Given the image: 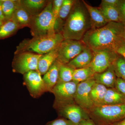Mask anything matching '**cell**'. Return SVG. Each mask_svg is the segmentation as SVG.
<instances>
[{
  "label": "cell",
  "mask_w": 125,
  "mask_h": 125,
  "mask_svg": "<svg viewBox=\"0 0 125 125\" xmlns=\"http://www.w3.org/2000/svg\"><path fill=\"white\" fill-rule=\"evenodd\" d=\"M125 29L121 23L109 22L101 28L90 30L82 40L93 51L106 49L114 50L117 43L123 39Z\"/></svg>",
  "instance_id": "obj_1"
},
{
  "label": "cell",
  "mask_w": 125,
  "mask_h": 125,
  "mask_svg": "<svg viewBox=\"0 0 125 125\" xmlns=\"http://www.w3.org/2000/svg\"><path fill=\"white\" fill-rule=\"evenodd\" d=\"M91 29V21L85 5L82 1H76L61 32L64 39L82 40Z\"/></svg>",
  "instance_id": "obj_2"
},
{
  "label": "cell",
  "mask_w": 125,
  "mask_h": 125,
  "mask_svg": "<svg viewBox=\"0 0 125 125\" xmlns=\"http://www.w3.org/2000/svg\"><path fill=\"white\" fill-rule=\"evenodd\" d=\"M64 40L62 34L59 32L25 39L16 47L14 55L24 52L43 55L57 47Z\"/></svg>",
  "instance_id": "obj_3"
},
{
  "label": "cell",
  "mask_w": 125,
  "mask_h": 125,
  "mask_svg": "<svg viewBox=\"0 0 125 125\" xmlns=\"http://www.w3.org/2000/svg\"><path fill=\"white\" fill-rule=\"evenodd\" d=\"M96 125H110L125 118V104L102 105L87 112Z\"/></svg>",
  "instance_id": "obj_4"
},
{
  "label": "cell",
  "mask_w": 125,
  "mask_h": 125,
  "mask_svg": "<svg viewBox=\"0 0 125 125\" xmlns=\"http://www.w3.org/2000/svg\"><path fill=\"white\" fill-rule=\"evenodd\" d=\"M52 1H48L40 13L32 16L29 28L33 37L44 36L56 32V22L52 10Z\"/></svg>",
  "instance_id": "obj_5"
},
{
  "label": "cell",
  "mask_w": 125,
  "mask_h": 125,
  "mask_svg": "<svg viewBox=\"0 0 125 125\" xmlns=\"http://www.w3.org/2000/svg\"><path fill=\"white\" fill-rule=\"evenodd\" d=\"M41 55L29 52L15 54L12 62L13 72L24 75L32 71H38V61Z\"/></svg>",
  "instance_id": "obj_6"
},
{
  "label": "cell",
  "mask_w": 125,
  "mask_h": 125,
  "mask_svg": "<svg viewBox=\"0 0 125 125\" xmlns=\"http://www.w3.org/2000/svg\"><path fill=\"white\" fill-rule=\"evenodd\" d=\"M87 46L82 40H64L58 46L57 60L67 64L80 54Z\"/></svg>",
  "instance_id": "obj_7"
},
{
  "label": "cell",
  "mask_w": 125,
  "mask_h": 125,
  "mask_svg": "<svg viewBox=\"0 0 125 125\" xmlns=\"http://www.w3.org/2000/svg\"><path fill=\"white\" fill-rule=\"evenodd\" d=\"M53 107L61 117L70 121L75 125H79L83 120L90 118L87 112L75 102L53 105Z\"/></svg>",
  "instance_id": "obj_8"
},
{
  "label": "cell",
  "mask_w": 125,
  "mask_h": 125,
  "mask_svg": "<svg viewBox=\"0 0 125 125\" xmlns=\"http://www.w3.org/2000/svg\"><path fill=\"white\" fill-rule=\"evenodd\" d=\"M94 56L89 66L94 72L101 73L113 65L118 54L113 49H106L93 51Z\"/></svg>",
  "instance_id": "obj_9"
},
{
  "label": "cell",
  "mask_w": 125,
  "mask_h": 125,
  "mask_svg": "<svg viewBox=\"0 0 125 125\" xmlns=\"http://www.w3.org/2000/svg\"><path fill=\"white\" fill-rule=\"evenodd\" d=\"M78 84L74 81L57 83L52 90L55 99L53 105L74 102Z\"/></svg>",
  "instance_id": "obj_10"
},
{
  "label": "cell",
  "mask_w": 125,
  "mask_h": 125,
  "mask_svg": "<svg viewBox=\"0 0 125 125\" xmlns=\"http://www.w3.org/2000/svg\"><path fill=\"white\" fill-rule=\"evenodd\" d=\"M24 84L34 98H38L48 92L42 75L37 71H32L23 75Z\"/></svg>",
  "instance_id": "obj_11"
},
{
  "label": "cell",
  "mask_w": 125,
  "mask_h": 125,
  "mask_svg": "<svg viewBox=\"0 0 125 125\" xmlns=\"http://www.w3.org/2000/svg\"><path fill=\"white\" fill-rule=\"evenodd\" d=\"M96 83L93 77L77 84L74 97V102L87 112L94 107L90 98V92Z\"/></svg>",
  "instance_id": "obj_12"
},
{
  "label": "cell",
  "mask_w": 125,
  "mask_h": 125,
  "mask_svg": "<svg viewBox=\"0 0 125 125\" xmlns=\"http://www.w3.org/2000/svg\"><path fill=\"white\" fill-rule=\"evenodd\" d=\"M93 56V52L87 46L80 54L67 64L74 70L88 67L92 62Z\"/></svg>",
  "instance_id": "obj_13"
},
{
  "label": "cell",
  "mask_w": 125,
  "mask_h": 125,
  "mask_svg": "<svg viewBox=\"0 0 125 125\" xmlns=\"http://www.w3.org/2000/svg\"><path fill=\"white\" fill-rule=\"evenodd\" d=\"M96 83L108 88H115L117 77L113 65L101 73H96L93 76Z\"/></svg>",
  "instance_id": "obj_14"
},
{
  "label": "cell",
  "mask_w": 125,
  "mask_h": 125,
  "mask_svg": "<svg viewBox=\"0 0 125 125\" xmlns=\"http://www.w3.org/2000/svg\"><path fill=\"white\" fill-rule=\"evenodd\" d=\"M58 46L49 52L42 55L39 58L38 65V71L41 75L45 74L57 59Z\"/></svg>",
  "instance_id": "obj_15"
},
{
  "label": "cell",
  "mask_w": 125,
  "mask_h": 125,
  "mask_svg": "<svg viewBox=\"0 0 125 125\" xmlns=\"http://www.w3.org/2000/svg\"><path fill=\"white\" fill-rule=\"evenodd\" d=\"M89 14L92 29H97L105 26L108 23L98 7H93L82 0Z\"/></svg>",
  "instance_id": "obj_16"
},
{
  "label": "cell",
  "mask_w": 125,
  "mask_h": 125,
  "mask_svg": "<svg viewBox=\"0 0 125 125\" xmlns=\"http://www.w3.org/2000/svg\"><path fill=\"white\" fill-rule=\"evenodd\" d=\"M60 64L61 62L56 60L42 78L48 92L52 93L53 88L57 83Z\"/></svg>",
  "instance_id": "obj_17"
},
{
  "label": "cell",
  "mask_w": 125,
  "mask_h": 125,
  "mask_svg": "<svg viewBox=\"0 0 125 125\" xmlns=\"http://www.w3.org/2000/svg\"><path fill=\"white\" fill-rule=\"evenodd\" d=\"M32 16L21 5L20 0H17V7L12 18L18 23L20 29L29 27Z\"/></svg>",
  "instance_id": "obj_18"
},
{
  "label": "cell",
  "mask_w": 125,
  "mask_h": 125,
  "mask_svg": "<svg viewBox=\"0 0 125 125\" xmlns=\"http://www.w3.org/2000/svg\"><path fill=\"white\" fill-rule=\"evenodd\" d=\"M48 1L45 0H20L21 5L31 15L40 13L47 5Z\"/></svg>",
  "instance_id": "obj_19"
},
{
  "label": "cell",
  "mask_w": 125,
  "mask_h": 125,
  "mask_svg": "<svg viewBox=\"0 0 125 125\" xmlns=\"http://www.w3.org/2000/svg\"><path fill=\"white\" fill-rule=\"evenodd\" d=\"M125 104V96L115 88H108L103 105H118Z\"/></svg>",
  "instance_id": "obj_20"
},
{
  "label": "cell",
  "mask_w": 125,
  "mask_h": 125,
  "mask_svg": "<svg viewBox=\"0 0 125 125\" xmlns=\"http://www.w3.org/2000/svg\"><path fill=\"white\" fill-rule=\"evenodd\" d=\"M107 88L104 85L95 83L93 85L90 92V98L94 106L103 105L104 99Z\"/></svg>",
  "instance_id": "obj_21"
},
{
  "label": "cell",
  "mask_w": 125,
  "mask_h": 125,
  "mask_svg": "<svg viewBox=\"0 0 125 125\" xmlns=\"http://www.w3.org/2000/svg\"><path fill=\"white\" fill-rule=\"evenodd\" d=\"M19 29L18 23L13 18L7 20L0 27V40L11 37Z\"/></svg>",
  "instance_id": "obj_22"
},
{
  "label": "cell",
  "mask_w": 125,
  "mask_h": 125,
  "mask_svg": "<svg viewBox=\"0 0 125 125\" xmlns=\"http://www.w3.org/2000/svg\"><path fill=\"white\" fill-rule=\"evenodd\" d=\"M98 8L108 22H113L121 23L120 14L117 7L101 4L100 7Z\"/></svg>",
  "instance_id": "obj_23"
},
{
  "label": "cell",
  "mask_w": 125,
  "mask_h": 125,
  "mask_svg": "<svg viewBox=\"0 0 125 125\" xmlns=\"http://www.w3.org/2000/svg\"><path fill=\"white\" fill-rule=\"evenodd\" d=\"M95 73L89 66L74 70L72 81L78 84L93 77Z\"/></svg>",
  "instance_id": "obj_24"
},
{
  "label": "cell",
  "mask_w": 125,
  "mask_h": 125,
  "mask_svg": "<svg viewBox=\"0 0 125 125\" xmlns=\"http://www.w3.org/2000/svg\"><path fill=\"white\" fill-rule=\"evenodd\" d=\"M74 70V69L67 64L61 63L59 67L57 83H67L72 81Z\"/></svg>",
  "instance_id": "obj_25"
},
{
  "label": "cell",
  "mask_w": 125,
  "mask_h": 125,
  "mask_svg": "<svg viewBox=\"0 0 125 125\" xmlns=\"http://www.w3.org/2000/svg\"><path fill=\"white\" fill-rule=\"evenodd\" d=\"M17 5V0H2V12L6 21L12 18Z\"/></svg>",
  "instance_id": "obj_26"
},
{
  "label": "cell",
  "mask_w": 125,
  "mask_h": 125,
  "mask_svg": "<svg viewBox=\"0 0 125 125\" xmlns=\"http://www.w3.org/2000/svg\"><path fill=\"white\" fill-rule=\"evenodd\" d=\"M75 1H76L73 0H63L59 12L58 19L61 20H66Z\"/></svg>",
  "instance_id": "obj_27"
},
{
  "label": "cell",
  "mask_w": 125,
  "mask_h": 125,
  "mask_svg": "<svg viewBox=\"0 0 125 125\" xmlns=\"http://www.w3.org/2000/svg\"><path fill=\"white\" fill-rule=\"evenodd\" d=\"M114 71L117 78L125 80V60L118 55L116 60L113 64Z\"/></svg>",
  "instance_id": "obj_28"
},
{
  "label": "cell",
  "mask_w": 125,
  "mask_h": 125,
  "mask_svg": "<svg viewBox=\"0 0 125 125\" xmlns=\"http://www.w3.org/2000/svg\"><path fill=\"white\" fill-rule=\"evenodd\" d=\"M62 1L63 0H54L52 1V13L56 24L58 19L59 12Z\"/></svg>",
  "instance_id": "obj_29"
},
{
  "label": "cell",
  "mask_w": 125,
  "mask_h": 125,
  "mask_svg": "<svg viewBox=\"0 0 125 125\" xmlns=\"http://www.w3.org/2000/svg\"><path fill=\"white\" fill-rule=\"evenodd\" d=\"M114 50L117 54L122 56L125 60V41L123 39L115 45Z\"/></svg>",
  "instance_id": "obj_30"
},
{
  "label": "cell",
  "mask_w": 125,
  "mask_h": 125,
  "mask_svg": "<svg viewBox=\"0 0 125 125\" xmlns=\"http://www.w3.org/2000/svg\"><path fill=\"white\" fill-rule=\"evenodd\" d=\"M46 125H75L70 121L61 117L49 122Z\"/></svg>",
  "instance_id": "obj_31"
},
{
  "label": "cell",
  "mask_w": 125,
  "mask_h": 125,
  "mask_svg": "<svg viewBox=\"0 0 125 125\" xmlns=\"http://www.w3.org/2000/svg\"><path fill=\"white\" fill-rule=\"evenodd\" d=\"M117 8L120 14L121 23L125 26V0H121Z\"/></svg>",
  "instance_id": "obj_32"
},
{
  "label": "cell",
  "mask_w": 125,
  "mask_h": 125,
  "mask_svg": "<svg viewBox=\"0 0 125 125\" xmlns=\"http://www.w3.org/2000/svg\"><path fill=\"white\" fill-rule=\"evenodd\" d=\"M115 88L125 96V80L117 78Z\"/></svg>",
  "instance_id": "obj_33"
},
{
  "label": "cell",
  "mask_w": 125,
  "mask_h": 125,
  "mask_svg": "<svg viewBox=\"0 0 125 125\" xmlns=\"http://www.w3.org/2000/svg\"><path fill=\"white\" fill-rule=\"evenodd\" d=\"M121 1V0H102L101 4L117 8Z\"/></svg>",
  "instance_id": "obj_34"
},
{
  "label": "cell",
  "mask_w": 125,
  "mask_h": 125,
  "mask_svg": "<svg viewBox=\"0 0 125 125\" xmlns=\"http://www.w3.org/2000/svg\"><path fill=\"white\" fill-rule=\"evenodd\" d=\"M79 125H96L93 121L90 118L83 120L81 122Z\"/></svg>",
  "instance_id": "obj_35"
},
{
  "label": "cell",
  "mask_w": 125,
  "mask_h": 125,
  "mask_svg": "<svg viewBox=\"0 0 125 125\" xmlns=\"http://www.w3.org/2000/svg\"><path fill=\"white\" fill-rule=\"evenodd\" d=\"M2 0H0V19L4 22H5L6 21L5 19L4 14H3V12H2Z\"/></svg>",
  "instance_id": "obj_36"
},
{
  "label": "cell",
  "mask_w": 125,
  "mask_h": 125,
  "mask_svg": "<svg viewBox=\"0 0 125 125\" xmlns=\"http://www.w3.org/2000/svg\"><path fill=\"white\" fill-rule=\"evenodd\" d=\"M110 125H125V118L119 121L113 123Z\"/></svg>",
  "instance_id": "obj_37"
},
{
  "label": "cell",
  "mask_w": 125,
  "mask_h": 125,
  "mask_svg": "<svg viewBox=\"0 0 125 125\" xmlns=\"http://www.w3.org/2000/svg\"><path fill=\"white\" fill-rule=\"evenodd\" d=\"M5 22L2 21V20H1L0 19V27H1L2 25L3 24H4Z\"/></svg>",
  "instance_id": "obj_38"
},
{
  "label": "cell",
  "mask_w": 125,
  "mask_h": 125,
  "mask_svg": "<svg viewBox=\"0 0 125 125\" xmlns=\"http://www.w3.org/2000/svg\"><path fill=\"white\" fill-rule=\"evenodd\" d=\"M123 39L125 41V31H124V34H123Z\"/></svg>",
  "instance_id": "obj_39"
}]
</instances>
